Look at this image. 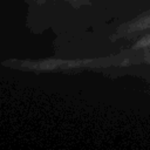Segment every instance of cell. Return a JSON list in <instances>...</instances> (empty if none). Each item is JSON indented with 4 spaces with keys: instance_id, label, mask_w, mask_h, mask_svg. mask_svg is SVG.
Wrapping results in <instances>:
<instances>
[{
    "instance_id": "1",
    "label": "cell",
    "mask_w": 150,
    "mask_h": 150,
    "mask_svg": "<svg viewBox=\"0 0 150 150\" xmlns=\"http://www.w3.org/2000/svg\"><path fill=\"white\" fill-rule=\"evenodd\" d=\"M129 29L131 32H136V33H141V34H143L144 32H149L150 30V9L142 13L134 21V23L130 26Z\"/></svg>"
}]
</instances>
